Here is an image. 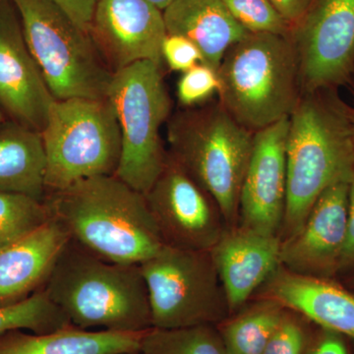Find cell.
Wrapping results in <instances>:
<instances>
[{
	"label": "cell",
	"mask_w": 354,
	"mask_h": 354,
	"mask_svg": "<svg viewBox=\"0 0 354 354\" xmlns=\"http://www.w3.org/2000/svg\"><path fill=\"white\" fill-rule=\"evenodd\" d=\"M70 237L51 218L0 249V307L23 301L41 290Z\"/></svg>",
	"instance_id": "obj_17"
},
{
	"label": "cell",
	"mask_w": 354,
	"mask_h": 354,
	"mask_svg": "<svg viewBox=\"0 0 354 354\" xmlns=\"http://www.w3.org/2000/svg\"><path fill=\"white\" fill-rule=\"evenodd\" d=\"M46 157L41 133L8 120L0 124V192L44 201Z\"/></svg>",
	"instance_id": "obj_21"
},
{
	"label": "cell",
	"mask_w": 354,
	"mask_h": 354,
	"mask_svg": "<svg viewBox=\"0 0 354 354\" xmlns=\"http://www.w3.org/2000/svg\"><path fill=\"white\" fill-rule=\"evenodd\" d=\"M288 120L281 239L302 227L328 188L354 178V109L337 88L302 93Z\"/></svg>",
	"instance_id": "obj_1"
},
{
	"label": "cell",
	"mask_w": 354,
	"mask_h": 354,
	"mask_svg": "<svg viewBox=\"0 0 354 354\" xmlns=\"http://www.w3.org/2000/svg\"><path fill=\"white\" fill-rule=\"evenodd\" d=\"M290 27L297 24L309 8L312 0H270Z\"/></svg>",
	"instance_id": "obj_31"
},
{
	"label": "cell",
	"mask_w": 354,
	"mask_h": 354,
	"mask_svg": "<svg viewBox=\"0 0 354 354\" xmlns=\"http://www.w3.org/2000/svg\"><path fill=\"white\" fill-rule=\"evenodd\" d=\"M44 202L71 241L109 262L140 265L165 245L145 195L115 176L84 179Z\"/></svg>",
	"instance_id": "obj_2"
},
{
	"label": "cell",
	"mask_w": 354,
	"mask_h": 354,
	"mask_svg": "<svg viewBox=\"0 0 354 354\" xmlns=\"http://www.w3.org/2000/svg\"><path fill=\"white\" fill-rule=\"evenodd\" d=\"M143 333L83 330L74 326L46 334L10 330L0 334V354L138 353Z\"/></svg>",
	"instance_id": "obj_20"
},
{
	"label": "cell",
	"mask_w": 354,
	"mask_h": 354,
	"mask_svg": "<svg viewBox=\"0 0 354 354\" xmlns=\"http://www.w3.org/2000/svg\"><path fill=\"white\" fill-rule=\"evenodd\" d=\"M354 264V178L349 184L348 235L339 268Z\"/></svg>",
	"instance_id": "obj_32"
},
{
	"label": "cell",
	"mask_w": 354,
	"mask_h": 354,
	"mask_svg": "<svg viewBox=\"0 0 354 354\" xmlns=\"http://www.w3.org/2000/svg\"><path fill=\"white\" fill-rule=\"evenodd\" d=\"M71 326L44 288L23 301L0 307V334L15 330L46 334Z\"/></svg>",
	"instance_id": "obj_24"
},
{
	"label": "cell",
	"mask_w": 354,
	"mask_h": 354,
	"mask_svg": "<svg viewBox=\"0 0 354 354\" xmlns=\"http://www.w3.org/2000/svg\"><path fill=\"white\" fill-rule=\"evenodd\" d=\"M218 74V101L254 133L290 118L301 97L290 37L249 32L228 48Z\"/></svg>",
	"instance_id": "obj_4"
},
{
	"label": "cell",
	"mask_w": 354,
	"mask_h": 354,
	"mask_svg": "<svg viewBox=\"0 0 354 354\" xmlns=\"http://www.w3.org/2000/svg\"><path fill=\"white\" fill-rule=\"evenodd\" d=\"M50 218L44 201L27 195L0 192V249L37 230Z\"/></svg>",
	"instance_id": "obj_25"
},
{
	"label": "cell",
	"mask_w": 354,
	"mask_h": 354,
	"mask_svg": "<svg viewBox=\"0 0 354 354\" xmlns=\"http://www.w3.org/2000/svg\"><path fill=\"white\" fill-rule=\"evenodd\" d=\"M264 285V299L304 315L325 330L354 339V295L341 286L281 265Z\"/></svg>",
	"instance_id": "obj_18"
},
{
	"label": "cell",
	"mask_w": 354,
	"mask_h": 354,
	"mask_svg": "<svg viewBox=\"0 0 354 354\" xmlns=\"http://www.w3.org/2000/svg\"><path fill=\"white\" fill-rule=\"evenodd\" d=\"M162 14L167 34L193 41L201 50L204 64L216 71L228 48L249 34L223 0H174Z\"/></svg>",
	"instance_id": "obj_19"
},
{
	"label": "cell",
	"mask_w": 354,
	"mask_h": 354,
	"mask_svg": "<svg viewBox=\"0 0 354 354\" xmlns=\"http://www.w3.org/2000/svg\"><path fill=\"white\" fill-rule=\"evenodd\" d=\"M253 141L220 101L177 111L167 123V153L215 199L227 227L239 225Z\"/></svg>",
	"instance_id": "obj_5"
},
{
	"label": "cell",
	"mask_w": 354,
	"mask_h": 354,
	"mask_svg": "<svg viewBox=\"0 0 354 354\" xmlns=\"http://www.w3.org/2000/svg\"><path fill=\"white\" fill-rule=\"evenodd\" d=\"M140 269L153 328L220 325L232 314L209 251L165 245Z\"/></svg>",
	"instance_id": "obj_9"
},
{
	"label": "cell",
	"mask_w": 354,
	"mask_h": 354,
	"mask_svg": "<svg viewBox=\"0 0 354 354\" xmlns=\"http://www.w3.org/2000/svg\"><path fill=\"white\" fill-rule=\"evenodd\" d=\"M26 44L57 101L104 100L113 72L88 32L50 0H11Z\"/></svg>",
	"instance_id": "obj_6"
},
{
	"label": "cell",
	"mask_w": 354,
	"mask_h": 354,
	"mask_svg": "<svg viewBox=\"0 0 354 354\" xmlns=\"http://www.w3.org/2000/svg\"><path fill=\"white\" fill-rule=\"evenodd\" d=\"M88 34L113 73L138 62L162 68L164 14L148 0H97Z\"/></svg>",
	"instance_id": "obj_12"
},
{
	"label": "cell",
	"mask_w": 354,
	"mask_h": 354,
	"mask_svg": "<svg viewBox=\"0 0 354 354\" xmlns=\"http://www.w3.org/2000/svg\"><path fill=\"white\" fill-rule=\"evenodd\" d=\"M307 354H348L346 344L334 332L326 330L318 341L310 346Z\"/></svg>",
	"instance_id": "obj_33"
},
{
	"label": "cell",
	"mask_w": 354,
	"mask_h": 354,
	"mask_svg": "<svg viewBox=\"0 0 354 354\" xmlns=\"http://www.w3.org/2000/svg\"><path fill=\"white\" fill-rule=\"evenodd\" d=\"M6 120V115H4L3 111H1V109H0V124H1L2 122H4V121Z\"/></svg>",
	"instance_id": "obj_35"
},
{
	"label": "cell",
	"mask_w": 354,
	"mask_h": 354,
	"mask_svg": "<svg viewBox=\"0 0 354 354\" xmlns=\"http://www.w3.org/2000/svg\"><path fill=\"white\" fill-rule=\"evenodd\" d=\"M162 60L172 71L185 72L195 65L204 64L199 48L179 35L167 34L162 46Z\"/></svg>",
	"instance_id": "obj_29"
},
{
	"label": "cell",
	"mask_w": 354,
	"mask_h": 354,
	"mask_svg": "<svg viewBox=\"0 0 354 354\" xmlns=\"http://www.w3.org/2000/svg\"><path fill=\"white\" fill-rule=\"evenodd\" d=\"M308 341L306 329L299 318L286 311L263 354H307Z\"/></svg>",
	"instance_id": "obj_28"
},
{
	"label": "cell",
	"mask_w": 354,
	"mask_h": 354,
	"mask_svg": "<svg viewBox=\"0 0 354 354\" xmlns=\"http://www.w3.org/2000/svg\"><path fill=\"white\" fill-rule=\"evenodd\" d=\"M43 288L79 329L141 333L153 327L140 265L102 259L71 239Z\"/></svg>",
	"instance_id": "obj_3"
},
{
	"label": "cell",
	"mask_w": 354,
	"mask_h": 354,
	"mask_svg": "<svg viewBox=\"0 0 354 354\" xmlns=\"http://www.w3.org/2000/svg\"><path fill=\"white\" fill-rule=\"evenodd\" d=\"M290 118L254 133L239 197L241 227L281 236L286 205V139Z\"/></svg>",
	"instance_id": "obj_13"
},
{
	"label": "cell",
	"mask_w": 354,
	"mask_h": 354,
	"mask_svg": "<svg viewBox=\"0 0 354 354\" xmlns=\"http://www.w3.org/2000/svg\"><path fill=\"white\" fill-rule=\"evenodd\" d=\"M302 93L339 88L354 74V0H312L291 27Z\"/></svg>",
	"instance_id": "obj_10"
},
{
	"label": "cell",
	"mask_w": 354,
	"mask_h": 354,
	"mask_svg": "<svg viewBox=\"0 0 354 354\" xmlns=\"http://www.w3.org/2000/svg\"><path fill=\"white\" fill-rule=\"evenodd\" d=\"M349 184H335L318 198L302 227L281 239V265L318 277L339 269L348 235Z\"/></svg>",
	"instance_id": "obj_15"
},
{
	"label": "cell",
	"mask_w": 354,
	"mask_h": 354,
	"mask_svg": "<svg viewBox=\"0 0 354 354\" xmlns=\"http://www.w3.org/2000/svg\"><path fill=\"white\" fill-rule=\"evenodd\" d=\"M106 99L121 135L120 162L114 176L146 195L167 158L160 127L171 115V101L162 68L151 62H138L114 72Z\"/></svg>",
	"instance_id": "obj_8"
},
{
	"label": "cell",
	"mask_w": 354,
	"mask_h": 354,
	"mask_svg": "<svg viewBox=\"0 0 354 354\" xmlns=\"http://www.w3.org/2000/svg\"><path fill=\"white\" fill-rule=\"evenodd\" d=\"M145 197L165 245L209 251L227 227L215 199L169 153Z\"/></svg>",
	"instance_id": "obj_11"
},
{
	"label": "cell",
	"mask_w": 354,
	"mask_h": 354,
	"mask_svg": "<svg viewBox=\"0 0 354 354\" xmlns=\"http://www.w3.org/2000/svg\"><path fill=\"white\" fill-rule=\"evenodd\" d=\"M59 7L84 31L90 30L97 0H50Z\"/></svg>",
	"instance_id": "obj_30"
},
{
	"label": "cell",
	"mask_w": 354,
	"mask_h": 354,
	"mask_svg": "<svg viewBox=\"0 0 354 354\" xmlns=\"http://www.w3.org/2000/svg\"><path fill=\"white\" fill-rule=\"evenodd\" d=\"M149 2L158 7L160 10L164 11L174 0H148Z\"/></svg>",
	"instance_id": "obj_34"
},
{
	"label": "cell",
	"mask_w": 354,
	"mask_h": 354,
	"mask_svg": "<svg viewBox=\"0 0 354 354\" xmlns=\"http://www.w3.org/2000/svg\"><path fill=\"white\" fill-rule=\"evenodd\" d=\"M351 82H353V84H354V74H353V78H351Z\"/></svg>",
	"instance_id": "obj_36"
},
{
	"label": "cell",
	"mask_w": 354,
	"mask_h": 354,
	"mask_svg": "<svg viewBox=\"0 0 354 354\" xmlns=\"http://www.w3.org/2000/svg\"><path fill=\"white\" fill-rule=\"evenodd\" d=\"M286 308L270 299L223 321L220 330L227 354H263Z\"/></svg>",
	"instance_id": "obj_22"
},
{
	"label": "cell",
	"mask_w": 354,
	"mask_h": 354,
	"mask_svg": "<svg viewBox=\"0 0 354 354\" xmlns=\"http://www.w3.org/2000/svg\"><path fill=\"white\" fill-rule=\"evenodd\" d=\"M232 17L248 32L290 37L291 27L270 0H223Z\"/></svg>",
	"instance_id": "obj_26"
},
{
	"label": "cell",
	"mask_w": 354,
	"mask_h": 354,
	"mask_svg": "<svg viewBox=\"0 0 354 354\" xmlns=\"http://www.w3.org/2000/svg\"><path fill=\"white\" fill-rule=\"evenodd\" d=\"M281 248L279 235L261 234L239 225L225 228L209 253L230 313L243 306L281 266Z\"/></svg>",
	"instance_id": "obj_16"
},
{
	"label": "cell",
	"mask_w": 354,
	"mask_h": 354,
	"mask_svg": "<svg viewBox=\"0 0 354 354\" xmlns=\"http://www.w3.org/2000/svg\"><path fill=\"white\" fill-rule=\"evenodd\" d=\"M41 137L46 157V194L91 177L115 174L120 128L108 99L55 101Z\"/></svg>",
	"instance_id": "obj_7"
},
{
	"label": "cell",
	"mask_w": 354,
	"mask_h": 354,
	"mask_svg": "<svg viewBox=\"0 0 354 354\" xmlns=\"http://www.w3.org/2000/svg\"><path fill=\"white\" fill-rule=\"evenodd\" d=\"M130 354H140V353H130Z\"/></svg>",
	"instance_id": "obj_37"
},
{
	"label": "cell",
	"mask_w": 354,
	"mask_h": 354,
	"mask_svg": "<svg viewBox=\"0 0 354 354\" xmlns=\"http://www.w3.org/2000/svg\"><path fill=\"white\" fill-rule=\"evenodd\" d=\"M17 10L0 0V109L9 120L39 133L57 100L26 44Z\"/></svg>",
	"instance_id": "obj_14"
},
{
	"label": "cell",
	"mask_w": 354,
	"mask_h": 354,
	"mask_svg": "<svg viewBox=\"0 0 354 354\" xmlns=\"http://www.w3.org/2000/svg\"><path fill=\"white\" fill-rule=\"evenodd\" d=\"M221 82L218 71L206 64H199L183 72L177 82L178 102L185 108H193L218 94Z\"/></svg>",
	"instance_id": "obj_27"
},
{
	"label": "cell",
	"mask_w": 354,
	"mask_h": 354,
	"mask_svg": "<svg viewBox=\"0 0 354 354\" xmlns=\"http://www.w3.org/2000/svg\"><path fill=\"white\" fill-rule=\"evenodd\" d=\"M140 354H227L218 327L151 328L140 341Z\"/></svg>",
	"instance_id": "obj_23"
}]
</instances>
